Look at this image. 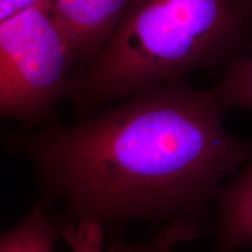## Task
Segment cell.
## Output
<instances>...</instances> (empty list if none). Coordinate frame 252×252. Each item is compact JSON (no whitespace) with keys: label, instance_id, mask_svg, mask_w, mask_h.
Segmentation results:
<instances>
[{"label":"cell","instance_id":"obj_1","mask_svg":"<svg viewBox=\"0 0 252 252\" xmlns=\"http://www.w3.org/2000/svg\"><path fill=\"white\" fill-rule=\"evenodd\" d=\"M210 89L145 90L72 126L23 139L47 189L78 223L116 229L194 220L252 158L224 127Z\"/></svg>","mask_w":252,"mask_h":252},{"label":"cell","instance_id":"obj_2","mask_svg":"<svg viewBox=\"0 0 252 252\" xmlns=\"http://www.w3.org/2000/svg\"><path fill=\"white\" fill-rule=\"evenodd\" d=\"M252 0H131L105 46L75 71L67 97L82 118L105 104L242 58Z\"/></svg>","mask_w":252,"mask_h":252},{"label":"cell","instance_id":"obj_3","mask_svg":"<svg viewBox=\"0 0 252 252\" xmlns=\"http://www.w3.org/2000/svg\"><path fill=\"white\" fill-rule=\"evenodd\" d=\"M77 63L52 0L0 21V119L46 118L67 97Z\"/></svg>","mask_w":252,"mask_h":252},{"label":"cell","instance_id":"obj_4","mask_svg":"<svg viewBox=\"0 0 252 252\" xmlns=\"http://www.w3.org/2000/svg\"><path fill=\"white\" fill-rule=\"evenodd\" d=\"M131 0H52L78 62H89L117 31Z\"/></svg>","mask_w":252,"mask_h":252},{"label":"cell","instance_id":"obj_5","mask_svg":"<svg viewBox=\"0 0 252 252\" xmlns=\"http://www.w3.org/2000/svg\"><path fill=\"white\" fill-rule=\"evenodd\" d=\"M219 209L215 235L220 252L252 244V160L216 196Z\"/></svg>","mask_w":252,"mask_h":252},{"label":"cell","instance_id":"obj_6","mask_svg":"<svg viewBox=\"0 0 252 252\" xmlns=\"http://www.w3.org/2000/svg\"><path fill=\"white\" fill-rule=\"evenodd\" d=\"M58 234L43 207H35L20 224L0 237V252H54Z\"/></svg>","mask_w":252,"mask_h":252},{"label":"cell","instance_id":"obj_7","mask_svg":"<svg viewBox=\"0 0 252 252\" xmlns=\"http://www.w3.org/2000/svg\"><path fill=\"white\" fill-rule=\"evenodd\" d=\"M210 91L223 112L252 110V58L242 56L229 63L222 80Z\"/></svg>","mask_w":252,"mask_h":252},{"label":"cell","instance_id":"obj_8","mask_svg":"<svg viewBox=\"0 0 252 252\" xmlns=\"http://www.w3.org/2000/svg\"><path fill=\"white\" fill-rule=\"evenodd\" d=\"M172 224L151 243L131 244L127 242H118L110 250L112 252H175L173 248L176 242L190 239L200 232L196 222L178 220Z\"/></svg>","mask_w":252,"mask_h":252},{"label":"cell","instance_id":"obj_9","mask_svg":"<svg viewBox=\"0 0 252 252\" xmlns=\"http://www.w3.org/2000/svg\"><path fill=\"white\" fill-rule=\"evenodd\" d=\"M45 0H0V21L7 20L15 15L40 5Z\"/></svg>","mask_w":252,"mask_h":252}]
</instances>
